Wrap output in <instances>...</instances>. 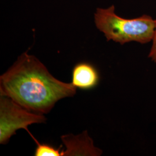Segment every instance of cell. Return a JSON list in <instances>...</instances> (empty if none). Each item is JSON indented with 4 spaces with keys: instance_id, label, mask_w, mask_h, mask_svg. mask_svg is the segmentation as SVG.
I'll return each instance as SVG.
<instances>
[{
    "instance_id": "5",
    "label": "cell",
    "mask_w": 156,
    "mask_h": 156,
    "mask_svg": "<svg viewBox=\"0 0 156 156\" xmlns=\"http://www.w3.org/2000/svg\"><path fill=\"white\" fill-rule=\"evenodd\" d=\"M62 140L67 147V151L64 152L63 156H74V155H91L89 151L85 149H88L93 151L96 156H100L102 153L100 149L94 146L92 140L87 136V133H84V135L80 136H63Z\"/></svg>"
},
{
    "instance_id": "1",
    "label": "cell",
    "mask_w": 156,
    "mask_h": 156,
    "mask_svg": "<svg viewBox=\"0 0 156 156\" xmlns=\"http://www.w3.org/2000/svg\"><path fill=\"white\" fill-rule=\"evenodd\" d=\"M76 88L51 75L38 58L24 52L0 77L1 95L30 111L44 115L58 101L73 97Z\"/></svg>"
},
{
    "instance_id": "7",
    "label": "cell",
    "mask_w": 156,
    "mask_h": 156,
    "mask_svg": "<svg viewBox=\"0 0 156 156\" xmlns=\"http://www.w3.org/2000/svg\"><path fill=\"white\" fill-rule=\"evenodd\" d=\"M152 42L153 44L149 55V57L153 62H156V19L155 20V30Z\"/></svg>"
},
{
    "instance_id": "6",
    "label": "cell",
    "mask_w": 156,
    "mask_h": 156,
    "mask_svg": "<svg viewBox=\"0 0 156 156\" xmlns=\"http://www.w3.org/2000/svg\"><path fill=\"white\" fill-rule=\"evenodd\" d=\"M34 141L37 145L35 151V156H62V151L60 148L56 149L51 145L40 144L39 142L34 139Z\"/></svg>"
},
{
    "instance_id": "3",
    "label": "cell",
    "mask_w": 156,
    "mask_h": 156,
    "mask_svg": "<svg viewBox=\"0 0 156 156\" xmlns=\"http://www.w3.org/2000/svg\"><path fill=\"white\" fill-rule=\"evenodd\" d=\"M44 115L30 111L11 98L1 95L0 99V144L5 145L19 129L29 131L28 126L34 123H45Z\"/></svg>"
},
{
    "instance_id": "4",
    "label": "cell",
    "mask_w": 156,
    "mask_h": 156,
    "mask_svg": "<svg viewBox=\"0 0 156 156\" xmlns=\"http://www.w3.org/2000/svg\"><path fill=\"white\" fill-rule=\"evenodd\" d=\"M99 74L93 65L89 62H79L75 66L72 73V84L79 89L91 90L99 82Z\"/></svg>"
},
{
    "instance_id": "2",
    "label": "cell",
    "mask_w": 156,
    "mask_h": 156,
    "mask_svg": "<svg viewBox=\"0 0 156 156\" xmlns=\"http://www.w3.org/2000/svg\"><path fill=\"white\" fill-rule=\"evenodd\" d=\"M94 22L107 41L112 40L121 45L130 42L149 43L155 30V20L151 17L144 15L135 19H125L116 14L114 5L105 9L97 8Z\"/></svg>"
}]
</instances>
